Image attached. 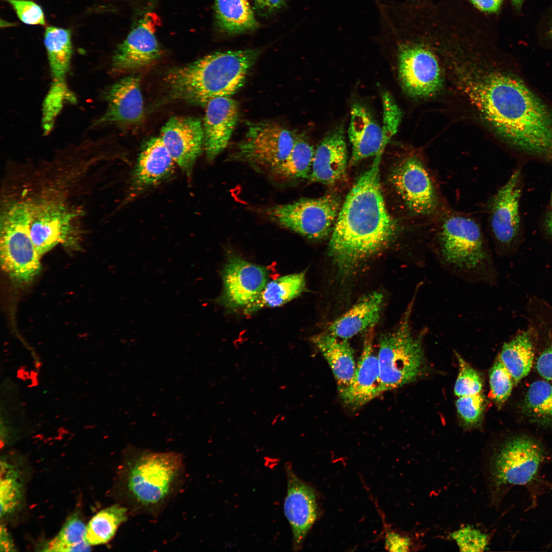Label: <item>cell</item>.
I'll list each match as a JSON object with an SVG mask.
<instances>
[{
  "instance_id": "ab89813d",
  "label": "cell",
  "mask_w": 552,
  "mask_h": 552,
  "mask_svg": "<svg viewBox=\"0 0 552 552\" xmlns=\"http://www.w3.org/2000/svg\"><path fill=\"white\" fill-rule=\"evenodd\" d=\"M15 11L19 19L24 23L31 25H44L43 11L38 4L30 0H5Z\"/></svg>"
},
{
  "instance_id": "4dcf8cb0",
  "label": "cell",
  "mask_w": 552,
  "mask_h": 552,
  "mask_svg": "<svg viewBox=\"0 0 552 552\" xmlns=\"http://www.w3.org/2000/svg\"><path fill=\"white\" fill-rule=\"evenodd\" d=\"M128 509L120 503L103 509L86 525V540L90 545L105 544L114 536L118 527L128 519Z\"/></svg>"
},
{
  "instance_id": "277c9868",
  "label": "cell",
  "mask_w": 552,
  "mask_h": 552,
  "mask_svg": "<svg viewBox=\"0 0 552 552\" xmlns=\"http://www.w3.org/2000/svg\"><path fill=\"white\" fill-rule=\"evenodd\" d=\"M257 49L217 52L169 70L165 77L171 99L197 105L230 97L243 85L260 54Z\"/></svg>"
},
{
  "instance_id": "7402d4cb",
  "label": "cell",
  "mask_w": 552,
  "mask_h": 552,
  "mask_svg": "<svg viewBox=\"0 0 552 552\" xmlns=\"http://www.w3.org/2000/svg\"><path fill=\"white\" fill-rule=\"evenodd\" d=\"M348 133L352 146L351 165L383 153L387 144L381 126L363 106L358 104L352 106Z\"/></svg>"
},
{
  "instance_id": "30bf717a",
  "label": "cell",
  "mask_w": 552,
  "mask_h": 552,
  "mask_svg": "<svg viewBox=\"0 0 552 552\" xmlns=\"http://www.w3.org/2000/svg\"><path fill=\"white\" fill-rule=\"evenodd\" d=\"M295 141L291 131L277 123L253 124L231 157L257 170L271 172L286 159Z\"/></svg>"
},
{
  "instance_id": "d590c367",
  "label": "cell",
  "mask_w": 552,
  "mask_h": 552,
  "mask_svg": "<svg viewBox=\"0 0 552 552\" xmlns=\"http://www.w3.org/2000/svg\"><path fill=\"white\" fill-rule=\"evenodd\" d=\"M489 382L491 393L496 402L501 404L506 401L515 383L510 373L499 359L490 370Z\"/></svg>"
},
{
  "instance_id": "e575fe53",
  "label": "cell",
  "mask_w": 552,
  "mask_h": 552,
  "mask_svg": "<svg viewBox=\"0 0 552 552\" xmlns=\"http://www.w3.org/2000/svg\"><path fill=\"white\" fill-rule=\"evenodd\" d=\"M17 471L6 462H1V516L13 511L20 500L21 485Z\"/></svg>"
},
{
  "instance_id": "74e56055",
  "label": "cell",
  "mask_w": 552,
  "mask_h": 552,
  "mask_svg": "<svg viewBox=\"0 0 552 552\" xmlns=\"http://www.w3.org/2000/svg\"><path fill=\"white\" fill-rule=\"evenodd\" d=\"M485 401V397L481 393L459 397L456 401V409L466 424L473 425L480 421L484 410Z\"/></svg>"
},
{
  "instance_id": "e0dca14e",
  "label": "cell",
  "mask_w": 552,
  "mask_h": 552,
  "mask_svg": "<svg viewBox=\"0 0 552 552\" xmlns=\"http://www.w3.org/2000/svg\"><path fill=\"white\" fill-rule=\"evenodd\" d=\"M160 137L176 165L189 174L204 149L202 121L193 117H172L162 127Z\"/></svg>"
},
{
  "instance_id": "5bb4252c",
  "label": "cell",
  "mask_w": 552,
  "mask_h": 552,
  "mask_svg": "<svg viewBox=\"0 0 552 552\" xmlns=\"http://www.w3.org/2000/svg\"><path fill=\"white\" fill-rule=\"evenodd\" d=\"M521 180L520 171L517 169L491 198L489 203L491 231L497 250L502 255L508 254L518 238Z\"/></svg>"
},
{
  "instance_id": "603a6c76",
  "label": "cell",
  "mask_w": 552,
  "mask_h": 552,
  "mask_svg": "<svg viewBox=\"0 0 552 552\" xmlns=\"http://www.w3.org/2000/svg\"><path fill=\"white\" fill-rule=\"evenodd\" d=\"M175 164L160 136L149 139L140 153L132 188L138 192L159 183L172 175Z\"/></svg>"
},
{
  "instance_id": "f546056e",
  "label": "cell",
  "mask_w": 552,
  "mask_h": 552,
  "mask_svg": "<svg viewBox=\"0 0 552 552\" xmlns=\"http://www.w3.org/2000/svg\"><path fill=\"white\" fill-rule=\"evenodd\" d=\"M527 307L528 324L548 339L537 358L536 369L544 379L552 382V306L541 299L533 298Z\"/></svg>"
},
{
  "instance_id": "52a82bcc",
  "label": "cell",
  "mask_w": 552,
  "mask_h": 552,
  "mask_svg": "<svg viewBox=\"0 0 552 552\" xmlns=\"http://www.w3.org/2000/svg\"><path fill=\"white\" fill-rule=\"evenodd\" d=\"M543 450L535 440L519 435L486 454L483 475L491 504H497L509 487L524 485L535 478L544 458Z\"/></svg>"
},
{
  "instance_id": "8992f818",
  "label": "cell",
  "mask_w": 552,
  "mask_h": 552,
  "mask_svg": "<svg viewBox=\"0 0 552 552\" xmlns=\"http://www.w3.org/2000/svg\"><path fill=\"white\" fill-rule=\"evenodd\" d=\"M420 285L393 331L381 335L377 354L383 392L397 388L416 380L425 372L423 332L415 334L410 318Z\"/></svg>"
},
{
  "instance_id": "60d3db41",
  "label": "cell",
  "mask_w": 552,
  "mask_h": 552,
  "mask_svg": "<svg viewBox=\"0 0 552 552\" xmlns=\"http://www.w3.org/2000/svg\"><path fill=\"white\" fill-rule=\"evenodd\" d=\"M460 548L465 550H482L487 543L485 535L477 530L465 527L455 532L453 536Z\"/></svg>"
},
{
  "instance_id": "3957f363",
  "label": "cell",
  "mask_w": 552,
  "mask_h": 552,
  "mask_svg": "<svg viewBox=\"0 0 552 552\" xmlns=\"http://www.w3.org/2000/svg\"><path fill=\"white\" fill-rule=\"evenodd\" d=\"M182 456L128 446L118 474L117 492L129 515L156 517L181 490L185 481Z\"/></svg>"
},
{
  "instance_id": "d4e9b609",
  "label": "cell",
  "mask_w": 552,
  "mask_h": 552,
  "mask_svg": "<svg viewBox=\"0 0 552 552\" xmlns=\"http://www.w3.org/2000/svg\"><path fill=\"white\" fill-rule=\"evenodd\" d=\"M311 341L328 362L337 383L338 390L352 379L356 367L354 351L347 339L327 331L313 336Z\"/></svg>"
},
{
  "instance_id": "5b68a950",
  "label": "cell",
  "mask_w": 552,
  "mask_h": 552,
  "mask_svg": "<svg viewBox=\"0 0 552 552\" xmlns=\"http://www.w3.org/2000/svg\"><path fill=\"white\" fill-rule=\"evenodd\" d=\"M441 217L432 245L439 265L467 282L494 284L497 270L478 223L455 213Z\"/></svg>"
},
{
  "instance_id": "d6a6232c",
  "label": "cell",
  "mask_w": 552,
  "mask_h": 552,
  "mask_svg": "<svg viewBox=\"0 0 552 552\" xmlns=\"http://www.w3.org/2000/svg\"><path fill=\"white\" fill-rule=\"evenodd\" d=\"M522 409L532 421L544 426H552V382L544 379L531 384Z\"/></svg>"
},
{
  "instance_id": "7c38bea8",
  "label": "cell",
  "mask_w": 552,
  "mask_h": 552,
  "mask_svg": "<svg viewBox=\"0 0 552 552\" xmlns=\"http://www.w3.org/2000/svg\"><path fill=\"white\" fill-rule=\"evenodd\" d=\"M221 277L223 290L218 302L229 310L244 311L259 297L269 273L266 267L229 253Z\"/></svg>"
},
{
  "instance_id": "6da1fadb",
  "label": "cell",
  "mask_w": 552,
  "mask_h": 552,
  "mask_svg": "<svg viewBox=\"0 0 552 552\" xmlns=\"http://www.w3.org/2000/svg\"><path fill=\"white\" fill-rule=\"evenodd\" d=\"M470 102L511 146L552 165V114L519 78L481 68L460 72Z\"/></svg>"
},
{
  "instance_id": "9a60e30c",
  "label": "cell",
  "mask_w": 552,
  "mask_h": 552,
  "mask_svg": "<svg viewBox=\"0 0 552 552\" xmlns=\"http://www.w3.org/2000/svg\"><path fill=\"white\" fill-rule=\"evenodd\" d=\"M158 20L155 13L149 12L139 21L115 50L112 73L133 72L153 64L160 57L162 52L155 36Z\"/></svg>"
},
{
  "instance_id": "cb8c5ba5",
  "label": "cell",
  "mask_w": 552,
  "mask_h": 552,
  "mask_svg": "<svg viewBox=\"0 0 552 552\" xmlns=\"http://www.w3.org/2000/svg\"><path fill=\"white\" fill-rule=\"evenodd\" d=\"M383 300L382 294L378 292L364 296L331 323L327 332L337 338L348 340L375 326L380 319Z\"/></svg>"
},
{
  "instance_id": "f6af8a7d",
  "label": "cell",
  "mask_w": 552,
  "mask_h": 552,
  "mask_svg": "<svg viewBox=\"0 0 552 552\" xmlns=\"http://www.w3.org/2000/svg\"><path fill=\"white\" fill-rule=\"evenodd\" d=\"M0 548L1 551H11L15 550L14 544L10 536L5 527L2 525H1V526Z\"/></svg>"
},
{
  "instance_id": "ba28073f",
  "label": "cell",
  "mask_w": 552,
  "mask_h": 552,
  "mask_svg": "<svg viewBox=\"0 0 552 552\" xmlns=\"http://www.w3.org/2000/svg\"><path fill=\"white\" fill-rule=\"evenodd\" d=\"M4 202L1 215V264L16 284L31 282L41 269L40 256L30 233V216L21 197Z\"/></svg>"
},
{
  "instance_id": "d6986e66",
  "label": "cell",
  "mask_w": 552,
  "mask_h": 552,
  "mask_svg": "<svg viewBox=\"0 0 552 552\" xmlns=\"http://www.w3.org/2000/svg\"><path fill=\"white\" fill-rule=\"evenodd\" d=\"M107 108L94 126L136 124L143 119L144 102L139 77L130 75L112 84L105 94Z\"/></svg>"
},
{
  "instance_id": "44dd1931",
  "label": "cell",
  "mask_w": 552,
  "mask_h": 552,
  "mask_svg": "<svg viewBox=\"0 0 552 552\" xmlns=\"http://www.w3.org/2000/svg\"><path fill=\"white\" fill-rule=\"evenodd\" d=\"M348 154L342 127H336L323 139L315 150L309 179L327 185L334 184L344 176Z\"/></svg>"
},
{
  "instance_id": "8d00e7d4",
  "label": "cell",
  "mask_w": 552,
  "mask_h": 552,
  "mask_svg": "<svg viewBox=\"0 0 552 552\" xmlns=\"http://www.w3.org/2000/svg\"><path fill=\"white\" fill-rule=\"evenodd\" d=\"M459 373L455 383L454 394L458 397L469 396L481 392L482 383L478 373L457 353Z\"/></svg>"
},
{
  "instance_id": "ac0fdd59",
  "label": "cell",
  "mask_w": 552,
  "mask_h": 552,
  "mask_svg": "<svg viewBox=\"0 0 552 552\" xmlns=\"http://www.w3.org/2000/svg\"><path fill=\"white\" fill-rule=\"evenodd\" d=\"M374 335V326L367 330L352 379L339 390L341 400L352 408L365 405L383 393L378 356L373 348Z\"/></svg>"
},
{
  "instance_id": "9c48e42d",
  "label": "cell",
  "mask_w": 552,
  "mask_h": 552,
  "mask_svg": "<svg viewBox=\"0 0 552 552\" xmlns=\"http://www.w3.org/2000/svg\"><path fill=\"white\" fill-rule=\"evenodd\" d=\"M341 206L339 197L330 194L271 206L264 213L281 227L311 240H320L332 232Z\"/></svg>"
},
{
  "instance_id": "2e32d148",
  "label": "cell",
  "mask_w": 552,
  "mask_h": 552,
  "mask_svg": "<svg viewBox=\"0 0 552 552\" xmlns=\"http://www.w3.org/2000/svg\"><path fill=\"white\" fill-rule=\"evenodd\" d=\"M287 494L284 502V513L292 533V548L303 547L306 537L319 514L318 497L315 489L300 478L287 464Z\"/></svg>"
},
{
  "instance_id": "484cf974",
  "label": "cell",
  "mask_w": 552,
  "mask_h": 552,
  "mask_svg": "<svg viewBox=\"0 0 552 552\" xmlns=\"http://www.w3.org/2000/svg\"><path fill=\"white\" fill-rule=\"evenodd\" d=\"M534 355L535 339L531 328L527 326L503 345L499 359L517 384L530 372Z\"/></svg>"
},
{
  "instance_id": "ffe728a7",
  "label": "cell",
  "mask_w": 552,
  "mask_h": 552,
  "mask_svg": "<svg viewBox=\"0 0 552 552\" xmlns=\"http://www.w3.org/2000/svg\"><path fill=\"white\" fill-rule=\"evenodd\" d=\"M203 119L204 150L209 160H214L226 147L237 124V102L230 97H219L205 105Z\"/></svg>"
},
{
  "instance_id": "8fae6325",
  "label": "cell",
  "mask_w": 552,
  "mask_h": 552,
  "mask_svg": "<svg viewBox=\"0 0 552 552\" xmlns=\"http://www.w3.org/2000/svg\"><path fill=\"white\" fill-rule=\"evenodd\" d=\"M389 181L411 214L425 218L437 212L440 201L436 188L427 165L418 155H409L398 162Z\"/></svg>"
},
{
  "instance_id": "7a4b0ae2",
  "label": "cell",
  "mask_w": 552,
  "mask_h": 552,
  "mask_svg": "<svg viewBox=\"0 0 552 552\" xmlns=\"http://www.w3.org/2000/svg\"><path fill=\"white\" fill-rule=\"evenodd\" d=\"M382 155L375 156L370 168L348 193L332 232L329 255L342 275L351 273L363 261L383 249L398 232L381 193Z\"/></svg>"
},
{
  "instance_id": "b9f144b4",
  "label": "cell",
  "mask_w": 552,
  "mask_h": 552,
  "mask_svg": "<svg viewBox=\"0 0 552 552\" xmlns=\"http://www.w3.org/2000/svg\"><path fill=\"white\" fill-rule=\"evenodd\" d=\"M385 548L389 551H407L416 548L413 538L405 533L388 531L385 535Z\"/></svg>"
},
{
  "instance_id": "7dc6e473",
  "label": "cell",
  "mask_w": 552,
  "mask_h": 552,
  "mask_svg": "<svg viewBox=\"0 0 552 552\" xmlns=\"http://www.w3.org/2000/svg\"><path fill=\"white\" fill-rule=\"evenodd\" d=\"M513 5L517 9H520L522 6L524 0H511Z\"/></svg>"
},
{
  "instance_id": "c3c4849f",
  "label": "cell",
  "mask_w": 552,
  "mask_h": 552,
  "mask_svg": "<svg viewBox=\"0 0 552 552\" xmlns=\"http://www.w3.org/2000/svg\"><path fill=\"white\" fill-rule=\"evenodd\" d=\"M549 35L550 36V37H552V25H551V27L550 28V29H549Z\"/></svg>"
},
{
  "instance_id": "bcb514c9",
  "label": "cell",
  "mask_w": 552,
  "mask_h": 552,
  "mask_svg": "<svg viewBox=\"0 0 552 552\" xmlns=\"http://www.w3.org/2000/svg\"><path fill=\"white\" fill-rule=\"evenodd\" d=\"M551 211L548 215L546 221V227L549 234L552 236V195L551 197Z\"/></svg>"
},
{
  "instance_id": "7bdbcfd3",
  "label": "cell",
  "mask_w": 552,
  "mask_h": 552,
  "mask_svg": "<svg viewBox=\"0 0 552 552\" xmlns=\"http://www.w3.org/2000/svg\"><path fill=\"white\" fill-rule=\"evenodd\" d=\"M289 0H252L254 10L259 15L269 17L284 8Z\"/></svg>"
},
{
  "instance_id": "ee69618b",
  "label": "cell",
  "mask_w": 552,
  "mask_h": 552,
  "mask_svg": "<svg viewBox=\"0 0 552 552\" xmlns=\"http://www.w3.org/2000/svg\"><path fill=\"white\" fill-rule=\"evenodd\" d=\"M479 10L489 13L497 12L503 0H469Z\"/></svg>"
},
{
  "instance_id": "f35d334b",
  "label": "cell",
  "mask_w": 552,
  "mask_h": 552,
  "mask_svg": "<svg viewBox=\"0 0 552 552\" xmlns=\"http://www.w3.org/2000/svg\"><path fill=\"white\" fill-rule=\"evenodd\" d=\"M383 108L381 126L384 139L388 144L395 135L401 122V111L392 95L387 91L382 95Z\"/></svg>"
},
{
  "instance_id": "f1b7e54d",
  "label": "cell",
  "mask_w": 552,
  "mask_h": 552,
  "mask_svg": "<svg viewBox=\"0 0 552 552\" xmlns=\"http://www.w3.org/2000/svg\"><path fill=\"white\" fill-rule=\"evenodd\" d=\"M214 9L217 26L222 33L237 35L258 27L247 0H214Z\"/></svg>"
},
{
  "instance_id": "83f0119b",
  "label": "cell",
  "mask_w": 552,
  "mask_h": 552,
  "mask_svg": "<svg viewBox=\"0 0 552 552\" xmlns=\"http://www.w3.org/2000/svg\"><path fill=\"white\" fill-rule=\"evenodd\" d=\"M304 272L281 277L268 282L257 300L244 311L250 314L263 307H277L297 297L305 289Z\"/></svg>"
},
{
  "instance_id": "4316f807",
  "label": "cell",
  "mask_w": 552,
  "mask_h": 552,
  "mask_svg": "<svg viewBox=\"0 0 552 552\" xmlns=\"http://www.w3.org/2000/svg\"><path fill=\"white\" fill-rule=\"evenodd\" d=\"M44 42L53 79L52 84L66 85L65 78L73 52L71 30L48 27L44 33Z\"/></svg>"
},
{
  "instance_id": "1f68e13d",
  "label": "cell",
  "mask_w": 552,
  "mask_h": 552,
  "mask_svg": "<svg viewBox=\"0 0 552 552\" xmlns=\"http://www.w3.org/2000/svg\"><path fill=\"white\" fill-rule=\"evenodd\" d=\"M315 150L307 141L296 139L286 159L270 173L286 181L309 178Z\"/></svg>"
},
{
  "instance_id": "4fadbf2b",
  "label": "cell",
  "mask_w": 552,
  "mask_h": 552,
  "mask_svg": "<svg viewBox=\"0 0 552 552\" xmlns=\"http://www.w3.org/2000/svg\"><path fill=\"white\" fill-rule=\"evenodd\" d=\"M398 71L402 87L411 97L432 96L442 86L443 76L438 60L423 44L410 43L400 45Z\"/></svg>"
},
{
  "instance_id": "836d02e7",
  "label": "cell",
  "mask_w": 552,
  "mask_h": 552,
  "mask_svg": "<svg viewBox=\"0 0 552 552\" xmlns=\"http://www.w3.org/2000/svg\"><path fill=\"white\" fill-rule=\"evenodd\" d=\"M86 526L79 516L69 517L57 536L47 543L42 551H86L90 545L86 540Z\"/></svg>"
}]
</instances>
